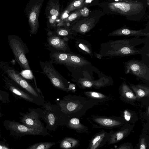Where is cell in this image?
Listing matches in <instances>:
<instances>
[{
	"label": "cell",
	"mask_w": 149,
	"mask_h": 149,
	"mask_svg": "<svg viewBox=\"0 0 149 149\" xmlns=\"http://www.w3.org/2000/svg\"><path fill=\"white\" fill-rule=\"evenodd\" d=\"M2 99V97L1 95H0V100H1Z\"/></svg>",
	"instance_id": "74e56055"
},
{
	"label": "cell",
	"mask_w": 149,
	"mask_h": 149,
	"mask_svg": "<svg viewBox=\"0 0 149 149\" xmlns=\"http://www.w3.org/2000/svg\"><path fill=\"white\" fill-rule=\"evenodd\" d=\"M84 0H74L71 2L65 8L64 13H69L75 10L86 7L84 3Z\"/></svg>",
	"instance_id": "484cf974"
},
{
	"label": "cell",
	"mask_w": 149,
	"mask_h": 149,
	"mask_svg": "<svg viewBox=\"0 0 149 149\" xmlns=\"http://www.w3.org/2000/svg\"><path fill=\"white\" fill-rule=\"evenodd\" d=\"M148 0H108L99 3L98 6L108 15H119L133 21H139L144 16Z\"/></svg>",
	"instance_id": "7a4b0ae2"
},
{
	"label": "cell",
	"mask_w": 149,
	"mask_h": 149,
	"mask_svg": "<svg viewBox=\"0 0 149 149\" xmlns=\"http://www.w3.org/2000/svg\"><path fill=\"white\" fill-rule=\"evenodd\" d=\"M108 36H134L135 37L149 36V28L146 27L143 29L139 30L130 29L124 25L122 27L109 33Z\"/></svg>",
	"instance_id": "5bb4252c"
},
{
	"label": "cell",
	"mask_w": 149,
	"mask_h": 149,
	"mask_svg": "<svg viewBox=\"0 0 149 149\" xmlns=\"http://www.w3.org/2000/svg\"><path fill=\"white\" fill-rule=\"evenodd\" d=\"M7 72L8 76L11 79L26 90L30 95L44 104L45 101L29 82L16 73L13 70L8 69Z\"/></svg>",
	"instance_id": "7c38bea8"
},
{
	"label": "cell",
	"mask_w": 149,
	"mask_h": 149,
	"mask_svg": "<svg viewBox=\"0 0 149 149\" xmlns=\"http://www.w3.org/2000/svg\"><path fill=\"white\" fill-rule=\"evenodd\" d=\"M65 125L67 127L77 132L85 131L86 129V127L80 122L79 118H70Z\"/></svg>",
	"instance_id": "7402d4cb"
},
{
	"label": "cell",
	"mask_w": 149,
	"mask_h": 149,
	"mask_svg": "<svg viewBox=\"0 0 149 149\" xmlns=\"http://www.w3.org/2000/svg\"><path fill=\"white\" fill-rule=\"evenodd\" d=\"M76 84L72 83H69V86L68 88L69 92H70L73 93H75L76 92L75 86Z\"/></svg>",
	"instance_id": "4dcf8cb0"
},
{
	"label": "cell",
	"mask_w": 149,
	"mask_h": 149,
	"mask_svg": "<svg viewBox=\"0 0 149 149\" xmlns=\"http://www.w3.org/2000/svg\"><path fill=\"white\" fill-rule=\"evenodd\" d=\"M131 88L135 94L137 98L140 99L149 96V88L141 85H134L129 83Z\"/></svg>",
	"instance_id": "ffe728a7"
},
{
	"label": "cell",
	"mask_w": 149,
	"mask_h": 149,
	"mask_svg": "<svg viewBox=\"0 0 149 149\" xmlns=\"http://www.w3.org/2000/svg\"><path fill=\"white\" fill-rule=\"evenodd\" d=\"M56 33L58 36L66 37L70 34V31L66 28H59L57 29Z\"/></svg>",
	"instance_id": "f1b7e54d"
},
{
	"label": "cell",
	"mask_w": 149,
	"mask_h": 149,
	"mask_svg": "<svg viewBox=\"0 0 149 149\" xmlns=\"http://www.w3.org/2000/svg\"><path fill=\"white\" fill-rule=\"evenodd\" d=\"M70 53L61 52H56L50 55L52 63L56 64L64 65L68 58Z\"/></svg>",
	"instance_id": "d6986e66"
},
{
	"label": "cell",
	"mask_w": 149,
	"mask_h": 149,
	"mask_svg": "<svg viewBox=\"0 0 149 149\" xmlns=\"http://www.w3.org/2000/svg\"><path fill=\"white\" fill-rule=\"evenodd\" d=\"M0 149H10L8 147L3 146L0 145Z\"/></svg>",
	"instance_id": "d590c367"
},
{
	"label": "cell",
	"mask_w": 149,
	"mask_h": 149,
	"mask_svg": "<svg viewBox=\"0 0 149 149\" xmlns=\"http://www.w3.org/2000/svg\"><path fill=\"white\" fill-rule=\"evenodd\" d=\"M84 95L91 100H95L98 101L106 99L107 96L101 93L93 91H86L84 92Z\"/></svg>",
	"instance_id": "83f0119b"
},
{
	"label": "cell",
	"mask_w": 149,
	"mask_h": 149,
	"mask_svg": "<svg viewBox=\"0 0 149 149\" xmlns=\"http://www.w3.org/2000/svg\"><path fill=\"white\" fill-rule=\"evenodd\" d=\"M9 88L10 90L13 93L28 102L42 106L44 104L33 96L27 94L15 86H10Z\"/></svg>",
	"instance_id": "e0dca14e"
},
{
	"label": "cell",
	"mask_w": 149,
	"mask_h": 149,
	"mask_svg": "<svg viewBox=\"0 0 149 149\" xmlns=\"http://www.w3.org/2000/svg\"><path fill=\"white\" fill-rule=\"evenodd\" d=\"M126 73H130L140 78L149 80V69L143 63L131 60L125 63Z\"/></svg>",
	"instance_id": "8fae6325"
},
{
	"label": "cell",
	"mask_w": 149,
	"mask_h": 149,
	"mask_svg": "<svg viewBox=\"0 0 149 149\" xmlns=\"http://www.w3.org/2000/svg\"><path fill=\"white\" fill-rule=\"evenodd\" d=\"M90 63V62L80 56L70 53L68 58L64 65L65 66H71L79 64L87 65Z\"/></svg>",
	"instance_id": "ac0fdd59"
},
{
	"label": "cell",
	"mask_w": 149,
	"mask_h": 149,
	"mask_svg": "<svg viewBox=\"0 0 149 149\" xmlns=\"http://www.w3.org/2000/svg\"><path fill=\"white\" fill-rule=\"evenodd\" d=\"M77 45L79 48L84 54L90 56L91 57L93 56L91 44L87 41L81 40L77 42Z\"/></svg>",
	"instance_id": "d4e9b609"
},
{
	"label": "cell",
	"mask_w": 149,
	"mask_h": 149,
	"mask_svg": "<svg viewBox=\"0 0 149 149\" xmlns=\"http://www.w3.org/2000/svg\"><path fill=\"white\" fill-rule=\"evenodd\" d=\"M33 78L34 79V83H35V86H36V90L37 91L40 93V95L42 97L43 99H44V97L43 96V95L42 93V92L41 90H40V89L38 88L37 86L36 81V79H35V78L34 76H33Z\"/></svg>",
	"instance_id": "836d02e7"
},
{
	"label": "cell",
	"mask_w": 149,
	"mask_h": 149,
	"mask_svg": "<svg viewBox=\"0 0 149 149\" xmlns=\"http://www.w3.org/2000/svg\"><path fill=\"white\" fill-rule=\"evenodd\" d=\"M39 63L43 74L49 78L54 87L69 93L68 82L56 70L52 63L50 61H40Z\"/></svg>",
	"instance_id": "8992f818"
},
{
	"label": "cell",
	"mask_w": 149,
	"mask_h": 149,
	"mask_svg": "<svg viewBox=\"0 0 149 149\" xmlns=\"http://www.w3.org/2000/svg\"><path fill=\"white\" fill-rule=\"evenodd\" d=\"M98 0H84V3L85 6L86 7L98 5L99 3Z\"/></svg>",
	"instance_id": "f546056e"
},
{
	"label": "cell",
	"mask_w": 149,
	"mask_h": 149,
	"mask_svg": "<svg viewBox=\"0 0 149 149\" xmlns=\"http://www.w3.org/2000/svg\"><path fill=\"white\" fill-rule=\"evenodd\" d=\"M8 42L15 58L21 68L26 70H30L26 54L29 52L26 44L18 36L10 35L8 38Z\"/></svg>",
	"instance_id": "5b68a950"
},
{
	"label": "cell",
	"mask_w": 149,
	"mask_h": 149,
	"mask_svg": "<svg viewBox=\"0 0 149 149\" xmlns=\"http://www.w3.org/2000/svg\"><path fill=\"white\" fill-rule=\"evenodd\" d=\"M101 139V136L100 135H98L96 136V137L94 138L92 140L90 146L94 145L96 142H97L98 141L100 140Z\"/></svg>",
	"instance_id": "d6a6232c"
},
{
	"label": "cell",
	"mask_w": 149,
	"mask_h": 149,
	"mask_svg": "<svg viewBox=\"0 0 149 149\" xmlns=\"http://www.w3.org/2000/svg\"><path fill=\"white\" fill-rule=\"evenodd\" d=\"M94 120L98 124L106 127H113L121 124L120 122L118 120L107 118H96Z\"/></svg>",
	"instance_id": "603a6c76"
},
{
	"label": "cell",
	"mask_w": 149,
	"mask_h": 149,
	"mask_svg": "<svg viewBox=\"0 0 149 149\" xmlns=\"http://www.w3.org/2000/svg\"><path fill=\"white\" fill-rule=\"evenodd\" d=\"M29 112L24 114L21 118L23 124L33 128L44 131H47L40 119L44 113L43 110L40 108H29Z\"/></svg>",
	"instance_id": "9c48e42d"
},
{
	"label": "cell",
	"mask_w": 149,
	"mask_h": 149,
	"mask_svg": "<svg viewBox=\"0 0 149 149\" xmlns=\"http://www.w3.org/2000/svg\"><path fill=\"white\" fill-rule=\"evenodd\" d=\"M54 142H42L35 143L26 149H49L55 145Z\"/></svg>",
	"instance_id": "4316f807"
},
{
	"label": "cell",
	"mask_w": 149,
	"mask_h": 149,
	"mask_svg": "<svg viewBox=\"0 0 149 149\" xmlns=\"http://www.w3.org/2000/svg\"><path fill=\"white\" fill-rule=\"evenodd\" d=\"M47 42L49 45L56 49L68 52L70 49L66 42L59 37L56 36H49L47 37Z\"/></svg>",
	"instance_id": "9a60e30c"
},
{
	"label": "cell",
	"mask_w": 149,
	"mask_h": 149,
	"mask_svg": "<svg viewBox=\"0 0 149 149\" xmlns=\"http://www.w3.org/2000/svg\"><path fill=\"white\" fill-rule=\"evenodd\" d=\"M124 134L123 132H119L117 133L116 137L117 141H119L122 139L124 137Z\"/></svg>",
	"instance_id": "1f68e13d"
},
{
	"label": "cell",
	"mask_w": 149,
	"mask_h": 149,
	"mask_svg": "<svg viewBox=\"0 0 149 149\" xmlns=\"http://www.w3.org/2000/svg\"><path fill=\"white\" fill-rule=\"evenodd\" d=\"M140 149H146V146L144 144H142L140 146Z\"/></svg>",
	"instance_id": "8d00e7d4"
},
{
	"label": "cell",
	"mask_w": 149,
	"mask_h": 149,
	"mask_svg": "<svg viewBox=\"0 0 149 149\" xmlns=\"http://www.w3.org/2000/svg\"><path fill=\"white\" fill-rule=\"evenodd\" d=\"M121 90V95L128 101H134L136 100V95L126 84H122Z\"/></svg>",
	"instance_id": "cb8c5ba5"
},
{
	"label": "cell",
	"mask_w": 149,
	"mask_h": 149,
	"mask_svg": "<svg viewBox=\"0 0 149 149\" xmlns=\"http://www.w3.org/2000/svg\"><path fill=\"white\" fill-rule=\"evenodd\" d=\"M55 102L62 112L70 119L81 118L92 105L91 101L81 96L70 94L61 98H56Z\"/></svg>",
	"instance_id": "3957f363"
},
{
	"label": "cell",
	"mask_w": 149,
	"mask_h": 149,
	"mask_svg": "<svg viewBox=\"0 0 149 149\" xmlns=\"http://www.w3.org/2000/svg\"><path fill=\"white\" fill-rule=\"evenodd\" d=\"M130 113L127 111H125L124 112V117L125 119L127 121L129 120L130 119L131 116Z\"/></svg>",
	"instance_id": "e575fe53"
},
{
	"label": "cell",
	"mask_w": 149,
	"mask_h": 149,
	"mask_svg": "<svg viewBox=\"0 0 149 149\" xmlns=\"http://www.w3.org/2000/svg\"><path fill=\"white\" fill-rule=\"evenodd\" d=\"M79 144L78 139L72 137H67L61 141L59 147L62 149H71L77 147Z\"/></svg>",
	"instance_id": "44dd1931"
},
{
	"label": "cell",
	"mask_w": 149,
	"mask_h": 149,
	"mask_svg": "<svg viewBox=\"0 0 149 149\" xmlns=\"http://www.w3.org/2000/svg\"><path fill=\"white\" fill-rule=\"evenodd\" d=\"M89 13L90 11L86 7L76 10L66 17L62 21L63 23V24L71 23L78 20L81 17H86L88 16Z\"/></svg>",
	"instance_id": "2e32d148"
},
{
	"label": "cell",
	"mask_w": 149,
	"mask_h": 149,
	"mask_svg": "<svg viewBox=\"0 0 149 149\" xmlns=\"http://www.w3.org/2000/svg\"><path fill=\"white\" fill-rule=\"evenodd\" d=\"M44 1V0H30L26 6L24 12L32 34H36L39 28L38 17Z\"/></svg>",
	"instance_id": "ba28073f"
},
{
	"label": "cell",
	"mask_w": 149,
	"mask_h": 149,
	"mask_svg": "<svg viewBox=\"0 0 149 149\" xmlns=\"http://www.w3.org/2000/svg\"><path fill=\"white\" fill-rule=\"evenodd\" d=\"M148 37L109 40L101 44L98 54L102 57H121L136 54L143 56L148 50Z\"/></svg>",
	"instance_id": "6da1fadb"
},
{
	"label": "cell",
	"mask_w": 149,
	"mask_h": 149,
	"mask_svg": "<svg viewBox=\"0 0 149 149\" xmlns=\"http://www.w3.org/2000/svg\"><path fill=\"white\" fill-rule=\"evenodd\" d=\"M8 126L14 131L21 134L33 135L51 136L47 131L31 128L15 121L10 122Z\"/></svg>",
	"instance_id": "4fadbf2b"
},
{
	"label": "cell",
	"mask_w": 149,
	"mask_h": 149,
	"mask_svg": "<svg viewBox=\"0 0 149 149\" xmlns=\"http://www.w3.org/2000/svg\"><path fill=\"white\" fill-rule=\"evenodd\" d=\"M44 115L42 118L46 124V128L54 131L59 125H66L70 119L56 104L45 101L41 107Z\"/></svg>",
	"instance_id": "277c9868"
},
{
	"label": "cell",
	"mask_w": 149,
	"mask_h": 149,
	"mask_svg": "<svg viewBox=\"0 0 149 149\" xmlns=\"http://www.w3.org/2000/svg\"><path fill=\"white\" fill-rule=\"evenodd\" d=\"M105 15L101 10L90 11L89 15L78 21L72 26L71 30L77 33L85 34L93 28L101 17Z\"/></svg>",
	"instance_id": "52a82bcc"
},
{
	"label": "cell",
	"mask_w": 149,
	"mask_h": 149,
	"mask_svg": "<svg viewBox=\"0 0 149 149\" xmlns=\"http://www.w3.org/2000/svg\"><path fill=\"white\" fill-rule=\"evenodd\" d=\"M60 8L59 0H49L47 2L45 13L48 28H53L57 26L61 17Z\"/></svg>",
	"instance_id": "30bf717a"
}]
</instances>
